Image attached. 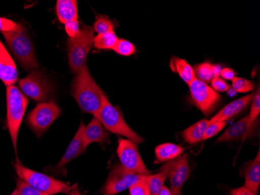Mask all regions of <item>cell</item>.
Listing matches in <instances>:
<instances>
[{
  "label": "cell",
  "mask_w": 260,
  "mask_h": 195,
  "mask_svg": "<svg viewBox=\"0 0 260 195\" xmlns=\"http://www.w3.org/2000/svg\"><path fill=\"white\" fill-rule=\"evenodd\" d=\"M71 95L81 110L97 117L103 103L105 93L92 77L87 66L76 74L71 83Z\"/></svg>",
  "instance_id": "1"
},
{
  "label": "cell",
  "mask_w": 260,
  "mask_h": 195,
  "mask_svg": "<svg viewBox=\"0 0 260 195\" xmlns=\"http://www.w3.org/2000/svg\"><path fill=\"white\" fill-rule=\"evenodd\" d=\"M9 48L24 70L39 67L31 39L26 27L20 23L15 32L3 33Z\"/></svg>",
  "instance_id": "2"
},
{
  "label": "cell",
  "mask_w": 260,
  "mask_h": 195,
  "mask_svg": "<svg viewBox=\"0 0 260 195\" xmlns=\"http://www.w3.org/2000/svg\"><path fill=\"white\" fill-rule=\"evenodd\" d=\"M28 99L18 88L14 85L7 89V127L14 145L16 155L17 153V137L20 125L23 121Z\"/></svg>",
  "instance_id": "3"
},
{
  "label": "cell",
  "mask_w": 260,
  "mask_h": 195,
  "mask_svg": "<svg viewBox=\"0 0 260 195\" xmlns=\"http://www.w3.org/2000/svg\"><path fill=\"white\" fill-rule=\"evenodd\" d=\"M93 27L84 25L76 37L69 39L67 42L69 64L70 70L75 74L87 65V57L93 45Z\"/></svg>",
  "instance_id": "4"
},
{
  "label": "cell",
  "mask_w": 260,
  "mask_h": 195,
  "mask_svg": "<svg viewBox=\"0 0 260 195\" xmlns=\"http://www.w3.org/2000/svg\"><path fill=\"white\" fill-rule=\"evenodd\" d=\"M19 178L25 181L29 185L39 191L48 194H55L58 193H70L75 186L70 187L60 180H56L50 176L30 170L23 166L17 161L14 165Z\"/></svg>",
  "instance_id": "5"
},
{
  "label": "cell",
  "mask_w": 260,
  "mask_h": 195,
  "mask_svg": "<svg viewBox=\"0 0 260 195\" xmlns=\"http://www.w3.org/2000/svg\"><path fill=\"white\" fill-rule=\"evenodd\" d=\"M97 118L102 122L108 131L124 136L137 144L144 142V138L126 124L122 114L110 103L106 96L103 98V103Z\"/></svg>",
  "instance_id": "6"
},
{
  "label": "cell",
  "mask_w": 260,
  "mask_h": 195,
  "mask_svg": "<svg viewBox=\"0 0 260 195\" xmlns=\"http://www.w3.org/2000/svg\"><path fill=\"white\" fill-rule=\"evenodd\" d=\"M61 114L60 108L54 101L40 102L29 113L26 122L35 135L40 137Z\"/></svg>",
  "instance_id": "7"
},
{
  "label": "cell",
  "mask_w": 260,
  "mask_h": 195,
  "mask_svg": "<svg viewBox=\"0 0 260 195\" xmlns=\"http://www.w3.org/2000/svg\"><path fill=\"white\" fill-rule=\"evenodd\" d=\"M20 92L33 100L43 102L48 100L54 92V86L42 72L33 70L27 77L19 80Z\"/></svg>",
  "instance_id": "8"
},
{
  "label": "cell",
  "mask_w": 260,
  "mask_h": 195,
  "mask_svg": "<svg viewBox=\"0 0 260 195\" xmlns=\"http://www.w3.org/2000/svg\"><path fill=\"white\" fill-rule=\"evenodd\" d=\"M188 87L194 105L203 114L210 115L220 102V96L218 92L197 77L188 83Z\"/></svg>",
  "instance_id": "9"
},
{
  "label": "cell",
  "mask_w": 260,
  "mask_h": 195,
  "mask_svg": "<svg viewBox=\"0 0 260 195\" xmlns=\"http://www.w3.org/2000/svg\"><path fill=\"white\" fill-rule=\"evenodd\" d=\"M145 177L128 171L122 165L116 164L111 170L109 178L102 188L104 195H115L129 189Z\"/></svg>",
  "instance_id": "10"
},
{
  "label": "cell",
  "mask_w": 260,
  "mask_h": 195,
  "mask_svg": "<svg viewBox=\"0 0 260 195\" xmlns=\"http://www.w3.org/2000/svg\"><path fill=\"white\" fill-rule=\"evenodd\" d=\"M160 171L170 180L172 194L181 195L182 186L190 175L188 155L185 153L182 154L173 160L169 161L160 167Z\"/></svg>",
  "instance_id": "11"
},
{
  "label": "cell",
  "mask_w": 260,
  "mask_h": 195,
  "mask_svg": "<svg viewBox=\"0 0 260 195\" xmlns=\"http://www.w3.org/2000/svg\"><path fill=\"white\" fill-rule=\"evenodd\" d=\"M117 153L121 165L128 171L139 175H150L148 169L140 156L137 143L129 139H119Z\"/></svg>",
  "instance_id": "12"
},
{
  "label": "cell",
  "mask_w": 260,
  "mask_h": 195,
  "mask_svg": "<svg viewBox=\"0 0 260 195\" xmlns=\"http://www.w3.org/2000/svg\"><path fill=\"white\" fill-rule=\"evenodd\" d=\"M84 129H85V125H84L83 121H81L80 127H79L76 135L74 136V138H73V140L71 141L70 145H69L63 156L61 158V160L55 166L47 167V168H45L46 171H48V172L50 173L51 174L54 176H65L67 174L66 165L69 162L74 160V158L80 156V155L84 153L86 149H87L85 143H84Z\"/></svg>",
  "instance_id": "13"
},
{
  "label": "cell",
  "mask_w": 260,
  "mask_h": 195,
  "mask_svg": "<svg viewBox=\"0 0 260 195\" xmlns=\"http://www.w3.org/2000/svg\"><path fill=\"white\" fill-rule=\"evenodd\" d=\"M258 121L256 122L255 124H250L249 116H246L228 128L224 133L219 137L216 143L239 142V141L251 138L256 133L255 130L258 128Z\"/></svg>",
  "instance_id": "14"
},
{
  "label": "cell",
  "mask_w": 260,
  "mask_h": 195,
  "mask_svg": "<svg viewBox=\"0 0 260 195\" xmlns=\"http://www.w3.org/2000/svg\"><path fill=\"white\" fill-rule=\"evenodd\" d=\"M0 80L8 87L18 80V71L14 60L0 41Z\"/></svg>",
  "instance_id": "15"
},
{
  "label": "cell",
  "mask_w": 260,
  "mask_h": 195,
  "mask_svg": "<svg viewBox=\"0 0 260 195\" xmlns=\"http://www.w3.org/2000/svg\"><path fill=\"white\" fill-rule=\"evenodd\" d=\"M241 175L245 178L244 187L257 195L260 186V152L258 151L255 159L246 162L241 168Z\"/></svg>",
  "instance_id": "16"
},
{
  "label": "cell",
  "mask_w": 260,
  "mask_h": 195,
  "mask_svg": "<svg viewBox=\"0 0 260 195\" xmlns=\"http://www.w3.org/2000/svg\"><path fill=\"white\" fill-rule=\"evenodd\" d=\"M254 94H249L242 97L237 100L233 101L231 103L228 104L226 106L223 107L221 110L219 111L214 117H212L209 123L214 121H226L229 119L239 115L241 113L243 112L247 106L252 102V97Z\"/></svg>",
  "instance_id": "17"
},
{
  "label": "cell",
  "mask_w": 260,
  "mask_h": 195,
  "mask_svg": "<svg viewBox=\"0 0 260 195\" xmlns=\"http://www.w3.org/2000/svg\"><path fill=\"white\" fill-rule=\"evenodd\" d=\"M84 143L86 147L92 143L105 144L109 142L110 133L104 127L102 122L93 117L88 125L84 129Z\"/></svg>",
  "instance_id": "18"
},
{
  "label": "cell",
  "mask_w": 260,
  "mask_h": 195,
  "mask_svg": "<svg viewBox=\"0 0 260 195\" xmlns=\"http://www.w3.org/2000/svg\"><path fill=\"white\" fill-rule=\"evenodd\" d=\"M55 11L58 20L64 24L70 20H78V7L75 0H58Z\"/></svg>",
  "instance_id": "19"
},
{
  "label": "cell",
  "mask_w": 260,
  "mask_h": 195,
  "mask_svg": "<svg viewBox=\"0 0 260 195\" xmlns=\"http://www.w3.org/2000/svg\"><path fill=\"white\" fill-rule=\"evenodd\" d=\"M209 125L208 120H201L182 132V137L190 145L198 143L204 138L206 129Z\"/></svg>",
  "instance_id": "20"
},
{
  "label": "cell",
  "mask_w": 260,
  "mask_h": 195,
  "mask_svg": "<svg viewBox=\"0 0 260 195\" xmlns=\"http://www.w3.org/2000/svg\"><path fill=\"white\" fill-rule=\"evenodd\" d=\"M185 151L184 148L175 144L165 143L158 145L155 149V155L157 162H162L173 160L180 156Z\"/></svg>",
  "instance_id": "21"
},
{
  "label": "cell",
  "mask_w": 260,
  "mask_h": 195,
  "mask_svg": "<svg viewBox=\"0 0 260 195\" xmlns=\"http://www.w3.org/2000/svg\"><path fill=\"white\" fill-rule=\"evenodd\" d=\"M170 65L172 70L178 73L179 77L188 85L196 78L194 69L186 60L178 57H173L171 60Z\"/></svg>",
  "instance_id": "22"
},
{
  "label": "cell",
  "mask_w": 260,
  "mask_h": 195,
  "mask_svg": "<svg viewBox=\"0 0 260 195\" xmlns=\"http://www.w3.org/2000/svg\"><path fill=\"white\" fill-rule=\"evenodd\" d=\"M118 39L115 32L98 35L94 37L93 46L98 49H112Z\"/></svg>",
  "instance_id": "23"
},
{
  "label": "cell",
  "mask_w": 260,
  "mask_h": 195,
  "mask_svg": "<svg viewBox=\"0 0 260 195\" xmlns=\"http://www.w3.org/2000/svg\"><path fill=\"white\" fill-rule=\"evenodd\" d=\"M167 177L163 173L160 172L158 174H153V175H147L146 177L147 184H148L149 189H150V195H159L164 187L165 180Z\"/></svg>",
  "instance_id": "24"
},
{
  "label": "cell",
  "mask_w": 260,
  "mask_h": 195,
  "mask_svg": "<svg viewBox=\"0 0 260 195\" xmlns=\"http://www.w3.org/2000/svg\"><path fill=\"white\" fill-rule=\"evenodd\" d=\"M194 72L195 75L197 76V78L206 83H210L213 78L215 77L214 74V65L208 62H204L196 66Z\"/></svg>",
  "instance_id": "25"
},
{
  "label": "cell",
  "mask_w": 260,
  "mask_h": 195,
  "mask_svg": "<svg viewBox=\"0 0 260 195\" xmlns=\"http://www.w3.org/2000/svg\"><path fill=\"white\" fill-rule=\"evenodd\" d=\"M112 50L119 55L129 57L135 53L136 48L132 42H128L125 39H119Z\"/></svg>",
  "instance_id": "26"
},
{
  "label": "cell",
  "mask_w": 260,
  "mask_h": 195,
  "mask_svg": "<svg viewBox=\"0 0 260 195\" xmlns=\"http://www.w3.org/2000/svg\"><path fill=\"white\" fill-rule=\"evenodd\" d=\"M113 22L105 16H101L98 17L96 21L93 24V31L97 32L98 35H102V34L109 33V32H114Z\"/></svg>",
  "instance_id": "27"
},
{
  "label": "cell",
  "mask_w": 260,
  "mask_h": 195,
  "mask_svg": "<svg viewBox=\"0 0 260 195\" xmlns=\"http://www.w3.org/2000/svg\"><path fill=\"white\" fill-rule=\"evenodd\" d=\"M232 82L234 90L239 93H247V92H252L255 88L253 82L242 78V77H235Z\"/></svg>",
  "instance_id": "28"
},
{
  "label": "cell",
  "mask_w": 260,
  "mask_h": 195,
  "mask_svg": "<svg viewBox=\"0 0 260 195\" xmlns=\"http://www.w3.org/2000/svg\"><path fill=\"white\" fill-rule=\"evenodd\" d=\"M252 106L249 113V120L250 124H254L258 121V117L260 114V89L259 86L256 90L255 95L252 97Z\"/></svg>",
  "instance_id": "29"
},
{
  "label": "cell",
  "mask_w": 260,
  "mask_h": 195,
  "mask_svg": "<svg viewBox=\"0 0 260 195\" xmlns=\"http://www.w3.org/2000/svg\"><path fill=\"white\" fill-rule=\"evenodd\" d=\"M226 125H227L226 121H214L209 123V125L207 126L205 133H204L203 140H207L210 137H214L219 132L221 131L226 127Z\"/></svg>",
  "instance_id": "30"
},
{
  "label": "cell",
  "mask_w": 260,
  "mask_h": 195,
  "mask_svg": "<svg viewBox=\"0 0 260 195\" xmlns=\"http://www.w3.org/2000/svg\"><path fill=\"white\" fill-rule=\"evenodd\" d=\"M16 190H17L18 195H50L36 190L20 178L17 180V189Z\"/></svg>",
  "instance_id": "31"
},
{
  "label": "cell",
  "mask_w": 260,
  "mask_h": 195,
  "mask_svg": "<svg viewBox=\"0 0 260 195\" xmlns=\"http://www.w3.org/2000/svg\"><path fill=\"white\" fill-rule=\"evenodd\" d=\"M146 177L147 176H145L143 180L130 187V195H150V189H149Z\"/></svg>",
  "instance_id": "32"
},
{
  "label": "cell",
  "mask_w": 260,
  "mask_h": 195,
  "mask_svg": "<svg viewBox=\"0 0 260 195\" xmlns=\"http://www.w3.org/2000/svg\"><path fill=\"white\" fill-rule=\"evenodd\" d=\"M20 23H16L9 19L0 17V32H2V34L15 32L18 29Z\"/></svg>",
  "instance_id": "33"
},
{
  "label": "cell",
  "mask_w": 260,
  "mask_h": 195,
  "mask_svg": "<svg viewBox=\"0 0 260 195\" xmlns=\"http://www.w3.org/2000/svg\"><path fill=\"white\" fill-rule=\"evenodd\" d=\"M65 30L70 39L76 37L80 32L78 20H70L66 23Z\"/></svg>",
  "instance_id": "34"
},
{
  "label": "cell",
  "mask_w": 260,
  "mask_h": 195,
  "mask_svg": "<svg viewBox=\"0 0 260 195\" xmlns=\"http://www.w3.org/2000/svg\"><path fill=\"white\" fill-rule=\"evenodd\" d=\"M210 83L212 89L217 92H228L230 89V85L220 77H214Z\"/></svg>",
  "instance_id": "35"
},
{
  "label": "cell",
  "mask_w": 260,
  "mask_h": 195,
  "mask_svg": "<svg viewBox=\"0 0 260 195\" xmlns=\"http://www.w3.org/2000/svg\"><path fill=\"white\" fill-rule=\"evenodd\" d=\"M220 75L223 80H232L235 77V71L231 68H223L220 71Z\"/></svg>",
  "instance_id": "36"
},
{
  "label": "cell",
  "mask_w": 260,
  "mask_h": 195,
  "mask_svg": "<svg viewBox=\"0 0 260 195\" xmlns=\"http://www.w3.org/2000/svg\"><path fill=\"white\" fill-rule=\"evenodd\" d=\"M232 195H255L250 190L245 188V187H239V188L232 189L230 191Z\"/></svg>",
  "instance_id": "37"
},
{
  "label": "cell",
  "mask_w": 260,
  "mask_h": 195,
  "mask_svg": "<svg viewBox=\"0 0 260 195\" xmlns=\"http://www.w3.org/2000/svg\"><path fill=\"white\" fill-rule=\"evenodd\" d=\"M159 195H172V192H171L170 189L164 186L162 187L161 190H160V194Z\"/></svg>",
  "instance_id": "38"
},
{
  "label": "cell",
  "mask_w": 260,
  "mask_h": 195,
  "mask_svg": "<svg viewBox=\"0 0 260 195\" xmlns=\"http://www.w3.org/2000/svg\"><path fill=\"white\" fill-rule=\"evenodd\" d=\"M70 195H84L83 193L79 191L78 189L77 188V185L73 188V190L70 191Z\"/></svg>",
  "instance_id": "39"
},
{
  "label": "cell",
  "mask_w": 260,
  "mask_h": 195,
  "mask_svg": "<svg viewBox=\"0 0 260 195\" xmlns=\"http://www.w3.org/2000/svg\"><path fill=\"white\" fill-rule=\"evenodd\" d=\"M10 195H18V193H17V190H15Z\"/></svg>",
  "instance_id": "40"
}]
</instances>
